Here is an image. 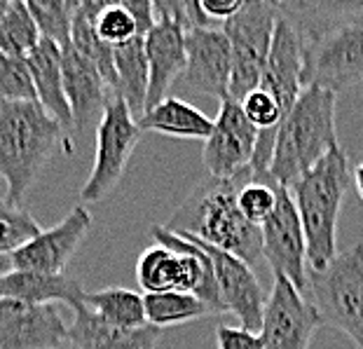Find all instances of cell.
<instances>
[{"label":"cell","mask_w":363,"mask_h":349,"mask_svg":"<svg viewBox=\"0 0 363 349\" xmlns=\"http://www.w3.org/2000/svg\"><path fill=\"white\" fill-rule=\"evenodd\" d=\"M303 50V87L333 94L363 82V3H279Z\"/></svg>","instance_id":"cell-1"},{"label":"cell","mask_w":363,"mask_h":349,"mask_svg":"<svg viewBox=\"0 0 363 349\" xmlns=\"http://www.w3.org/2000/svg\"><path fill=\"white\" fill-rule=\"evenodd\" d=\"M253 176L244 169L233 178H204L172 216L164 228L174 235L195 237L253 267L262 260V237L258 225L249 223L237 206V190Z\"/></svg>","instance_id":"cell-2"},{"label":"cell","mask_w":363,"mask_h":349,"mask_svg":"<svg viewBox=\"0 0 363 349\" xmlns=\"http://www.w3.org/2000/svg\"><path fill=\"white\" fill-rule=\"evenodd\" d=\"M337 94L321 87H303L298 101L274 134L267 176L277 185L291 188L319 160L337 148L335 129Z\"/></svg>","instance_id":"cell-3"},{"label":"cell","mask_w":363,"mask_h":349,"mask_svg":"<svg viewBox=\"0 0 363 349\" xmlns=\"http://www.w3.org/2000/svg\"><path fill=\"white\" fill-rule=\"evenodd\" d=\"M350 188L352 165L340 145L289 188L293 206H296L300 225H303L307 270H321L335 258L337 221Z\"/></svg>","instance_id":"cell-4"},{"label":"cell","mask_w":363,"mask_h":349,"mask_svg":"<svg viewBox=\"0 0 363 349\" xmlns=\"http://www.w3.org/2000/svg\"><path fill=\"white\" fill-rule=\"evenodd\" d=\"M61 136L64 129L38 101H0V178L7 185L5 199L10 204H24Z\"/></svg>","instance_id":"cell-5"},{"label":"cell","mask_w":363,"mask_h":349,"mask_svg":"<svg viewBox=\"0 0 363 349\" xmlns=\"http://www.w3.org/2000/svg\"><path fill=\"white\" fill-rule=\"evenodd\" d=\"M305 298L319 321L363 349V244L335 253L321 270H307Z\"/></svg>","instance_id":"cell-6"},{"label":"cell","mask_w":363,"mask_h":349,"mask_svg":"<svg viewBox=\"0 0 363 349\" xmlns=\"http://www.w3.org/2000/svg\"><path fill=\"white\" fill-rule=\"evenodd\" d=\"M279 3L267 0H244V7L220 28L230 43V89L228 99L242 101L260 84L267 54L272 48Z\"/></svg>","instance_id":"cell-7"},{"label":"cell","mask_w":363,"mask_h":349,"mask_svg":"<svg viewBox=\"0 0 363 349\" xmlns=\"http://www.w3.org/2000/svg\"><path fill=\"white\" fill-rule=\"evenodd\" d=\"M141 134L143 131L138 129V122L129 113V108L120 99L108 101L96 127L94 165L80 190L84 204H96L111 195L120 178L125 176Z\"/></svg>","instance_id":"cell-8"},{"label":"cell","mask_w":363,"mask_h":349,"mask_svg":"<svg viewBox=\"0 0 363 349\" xmlns=\"http://www.w3.org/2000/svg\"><path fill=\"white\" fill-rule=\"evenodd\" d=\"M319 314L312 302L289 279L274 277L272 291L265 298L258 338L265 349H310Z\"/></svg>","instance_id":"cell-9"},{"label":"cell","mask_w":363,"mask_h":349,"mask_svg":"<svg viewBox=\"0 0 363 349\" xmlns=\"http://www.w3.org/2000/svg\"><path fill=\"white\" fill-rule=\"evenodd\" d=\"M262 258L267 260L274 277H284L307 293V244L298 211L284 185H277V206L272 216L260 225Z\"/></svg>","instance_id":"cell-10"},{"label":"cell","mask_w":363,"mask_h":349,"mask_svg":"<svg viewBox=\"0 0 363 349\" xmlns=\"http://www.w3.org/2000/svg\"><path fill=\"white\" fill-rule=\"evenodd\" d=\"M258 129L246 120L239 101H220L218 118L202 148V162L211 178H233L251 167Z\"/></svg>","instance_id":"cell-11"},{"label":"cell","mask_w":363,"mask_h":349,"mask_svg":"<svg viewBox=\"0 0 363 349\" xmlns=\"http://www.w3.org/2000/svg\"><path fill=\"white\" fill-rule=\"evenodd\" d=\"M91 228V214L87 206H73L59 225L50 230H40L24 246L10 253L12 270H26V272H48L64 275L75 251L80 249L87 232Z\"/></svg>","instance_id":"cell-12"},{"label":"cell","mask_w":363,"mask_h":349,"mask_svg":"<svg viewBox=\"0 0 363 349\" xmlns=\"http://www.w3.org/2000/svg\"><path fill=\"white\" fill-rule=\"evenodd\" d=\"M188 239L202 246L204 253L211 258L216 286H218V298H220L223 309H225V314L233 312L237 319L242 321V328L258 333L260 321H262V307H265L267 296H265V291H262L253 267L246 265L244 260L235 258V255L216 249L211 244L199 242L195 237H188Z\"/></svg>","instance_id":"cell-13"},{"label":"cell","mask_w":363,"mask_h":349,"mask_svg":"<svg viewBox=\"0 0 363 349\" xmlns=\"http://www.w3.org/2000/svg\"><path fill=\"white\" fill-rule=\"evenodd\" d=\"M68 326L57 305L0 298V349H66Z\"/></svg>","instance_id":"cell-14"},{"label":"cell","mask_w":363,"mask_h":349,"mask_svg":"<svg viewBox=\"0 0 363 349\" xmlns=\"http://www.w3.org/2000/svg\"><path fill=\"white\" fill-rule=\"evenodd\" d=\"M230 71H233L230 43L220 26L185 31L183 80L192 89L225 101L230 89Z\"/></svg>","instance_id":"cell-15"},{"label":"cell","mask_w":363,"mask_h":349,"mask_svg":"<svg viewBox=\"0 0 363 349\" xmlns=\"http://www.w3.org/2000/svg\"><path fill=\"white\" fill-rule=\"evenodd\" d=\"M155 14L157 21L143 38L145 59H148V96H145V111L157 106L162 99L169 96V87L176 77L183 75L185 68V31L174 17L160 10L157 3Z\"/></svg>","instance_id":"cell-16"},{"label":"cell","mask_w":363,"mask_h":349,"mask_svg":"<svg viewBox=\"0 0 363 349\" xmlns=\"http://www.w3.org/2000/svg\"><path fill=\"white\" fill-rule=\"evenodd\" d=\"M258 87L274 96L284 118L303 92V50H300L296 31L279 12H277L272 48H269L267 64Z\"/></svg>","instance_id":"cell-17"},{"label":"cell","mask_w":363,"mask_h":349,"mask_svg":"<svg viewBox=\"0 0 363 349\" xmlns=\"http://www.w3.org/2000/svg\"><path fill=\"white\" fill-rule=\"evenodd\" d=\"M61 73H64V92L68 108L73 115V129L82 131L94 118V113L101 111L111 101V89L104 82L99 68L75 52L71 45L61 50Z\"/></svg>","instance_id":"cell-18"},{"label":"cell","mask_w":363,"mask_h":349,"mask_svg":"<svg viewBox=\"0 0 363 349\" xmlns=\"http://www.w3.org/2000/svg\"><path fill=\"white\" fill-rule=\"evenodd\" d=\"M84 286L71 275L26 272L7 270L0 279V298L30 302V305H57L64 302L75 312L84 305Z\"/></svg>","instance_id":"cell-19"},{"label":"cell","mask_w":363,"mask_h":349,"mask_svg":"<svg viewBox=\"0 0 363 349\" xmlns=\"http://www.w3.org/2000/svg\"><path fill=\"white\" fill-rule=\"evenodd\" d=\"M162 331L145 323L141 328H115L87 307L73 312V323L68 326V345L71 349H155Z\"/></svg>","instance_id":"cell-20"},{"label":"cell","mask_w":363,"mask_h":349,"mask_svg":"<svg viewBox=\"0 0 363 349\" xmlns=\"http://www.w3.org/2000/svg\"><path fill=\"white\" fill-rule=\"evenodd\" d=\"M30 82L35 89V101L64 131H73V115L64 92L61 73V50L50 40H40L26 57Z\"/></svg>","instance_id":"cell-21"},{"label":"cell","mask_w":363,"mask_h":349,"mask_svg":"<svg viewBox=\"0 0 363 349\" xmlns=\"http://www.w3.org/2000/svg\"><path fill=\"white\" fill-rule=\"evenodd\" d=\"M136 122L141 131H152V134L174 138H192V141H206L213 129L211 118H206L199 108L176 96L162 99Z\"/></svg>","instance_id":"cell-22"},{"label":"cell","mask_w":363,"mask_h":349,"mask_svg":"<svg viewBox=\"0 0 363 349\" xmlns=\"http://www.w3.org/2000/svg\"><path fill=\"white\" fill-rule=\"evenodd\" d=\"M115 64V94L138 120L145 113L148 96V59H145L143 38H134L127 45L113 48Z\"/></svg>","instance_id":"cell-23"},{"label":"cell","mask_w":363,"mask_h":349,"mask_svg":"<svg viewBox=\"0 0 363 349\" xmlns=\"http://www.w3.org/2000/svg\"><path fill=\"white\" fill-rule=\"evenodd\" d=\"M84 307L115 328H141L145 321L143 296L129 289H101L84 293Z\"/></svg>","instance_id":"cell-24"},{"label":"cell","mask_w":363,"mask_h":349,"mask_svg":"<svg viewBox=\"0 0 363 349\" xmlns=\"http://www.w3.org/2000/svg\"><path fill=\"white\" fill-rule=\"evenodd\" d=\"M145 321L155 328H169L188 321L213 316L206 302L185 291H164V293H145L143 296Z\"/></svg>","instance_id":"cell-25"},{"label":"cell","mask_w":363,"mask_h":349,"mask_svg":"<svg viewBox=\"0 0 363 349\" xmlns=\"http://www.w3.org/2000/svg\"><path fill=\"white\" fill-rule=\"evenodd\" d=\"M38 43H40V33H38V26L26 3L24 0H10L5 14L0 17V52L7 57L26 59Z\"/></svg>","instance_id":"cell-26"},{"label":"cell","mask_w":363,"mask_h":349,"mask_svg":"<svg viewBox=\"0 0 363 349\" xmlns=\"http://www.w3.org/2000/svg\"><path fill=\"white\" fill-rule=\"evenodd\" d=\"M26 7L38 26L40 40H50L59 50H66L71 45V28L78 3H71V0H30Z\"/></svg>","instance_id":"cell-27"},{"label":"cell","mask_w":363,"mask_h":349,"mask_svg":"<svg viewBox=\"0 0 363 349\" xmlns=\"http://www.w3.org/2000/svg\"><path fill=\"white\" fill-rule=\"evenodd\" d=\"M91 24H94L96 38L104 45H108V48H120V45H127L134 38H141L138 35L136 19L127 3H104V0H96Z\"/></svg>","instance_id":"cell-28"},{"label":"cell","mask_w":363,"mask_h":349,"mask_svg":"<svg viewBox=\"0 0 363 349\" xmlns=\"http://www.w3.org/2000/svg\"><path fill=\"white\" fill-rule=\"evenodd\" d=\"M237 206L246 221L260 228L277 206V183L267 174H253L237 190Z\"/></svg>","instance_id":"cell-29"},{"label":"cell","mask_w":363,"mask_h":349,"mask_svg":"<svg viewBox=\"0 0 363 349\" xmlns=\"http://www.w3.org/2000/svg\"><path fill=\"white\" fill-rule=\"evenodd\" d=\"M40 232V225L30 216L24 204H10L0 199V255H10Z\"/></svg>","instance_id":"cell-30"},{"label":"cell","mask_w":363,"mask_h":349,"mask_svg":"<svg viewBox=\"0 0 363 349\" xmlns=\"http://www.w3.org/2000/svg\"><path fill=\"white\" fill-rule=\"evenodd\" d=\"M0 101H35L26 59L0 52Z\"/></svg>","instance_id":"cell-31"},{"label":"cell","mask_w":363,"mask_h":349,"mask_svg":"<svg viewBox=\"0 0 363 349\" xmlns=\"http://www.w3.org/2000/svg\"><path fill=\"white\" fill-rule=\"evenodd\" d=\"M216 345H218V349H265L258 333L246 331L242 326H225V323H220L216 328Z\"/></svg>","instance_id":"cell-32"},{"label":"cell","mask_w":363,"mask_h":349,"mask_svg":"<svg viewBox=\"0 0 363 349\" xmlns=\"http://www.w3.org/2000/svg\"><path fill=\"white\" fill-rule=\"evenodd\" d=\"M199 7H202L204 17L211 21V24H225L235 17V14L244 7V0H199Z\"/></svg>","instance_id":"cell-33"},{"label":"cell","mask_w":363,"mask_h":349,"mask_svg":"<svg viewBox=\"0 0 363 349\" xmlns=\"http://www.w3.org/2000/svg\"><path fill=\"white\" fill-rule=\"evenodd\" d=\"M352 185L357 188L359 197L363 199V162H359L357 167H352Z\"/></svg>","instance_id":"cell-34"},{"label":"cell","mask_w":363,"mask_h":349,"mask_svg":"<svg viewBox=\"0 0 363 349\" xmlns=\"http://www.w3.org/2000/svg\"><path fill=\"white\" fill-rule=\"evenodd\" d=\"M7 5H10V0H0V17H3V14H5Z\"/></svg>","instance_id":"cell-35"},{"label":"cell","mask_w":363,"mask_h":349,"mask_svg":"<svg viewBox=\"0 0 363 349\" xmlns=\"http://www.w3.org/2000/svg\"><path fill=\"white\" fill-rule=\"evenodd\" d=\"M7 272V270H5V265H3V262H0V279H3V275Z\"/></svg>","instance_id":"cell-36"}]
</instances>
